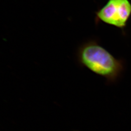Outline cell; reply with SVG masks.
Wrapping results in <instances>:
<instances>
[{"instance_id":"obj_2","label":"cell","mask_w":131,"mask_h":131,"mask_svg":"<svg viewBox=\"0 0 131 131\" xmlns=\"http://www.w3.org/2000/svg\"><path fill=\"white\" fill-rule=\"evenodd\" d=\"M98 21H101L123 30L131 16L129 0H108L96 13Z\"/></svg>"},{"instance_id":"obj_1","label":"cell","mask_w":131,"mask_h":131,"mask_svg":"<svg viewBox=\"0 0 131 131\" xmlns=\"http://www.w3.org/2000/svg\"><path fill=\"white\" fill-rule=\"evenodd\" d=\"M77 57L81 65L104 78L109 83L116 82L125 69L124 60L115 57L94 39L82 44Z\"/></svg>"}]
</instances>
